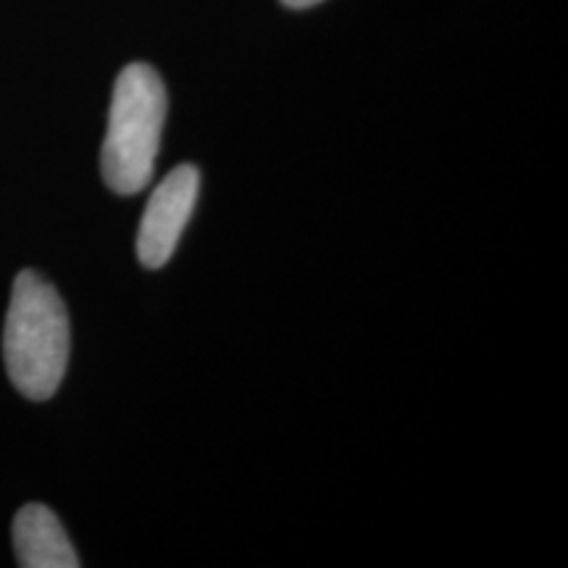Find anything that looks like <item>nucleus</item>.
I'll list each match as a JSON object with an SVG mask.
<instances>
[{"label": "nucleus", "mask_w": 568, "mask_h": 568, "mask_svg": "<svg viewBox=\"0 0 568 568\" xmlns=\"http://www.w3.org/2000/svg\"><path fill=\"white\" fill-rule=\"evenodd\" d=\"M71 329L59 290L34 272L13 282L3 329V361L13 387L30 400H48L69 366Z\"/></svg>", "instance_id": "1"}, {"label": "nucleus", "mask_w": 568, "mask_h": 568, "mask_svg": "<svg viewBox=\"0 0 568 568\" xmlns=\"http://www.w3.org/2000/svg\"><path fill=\"white\" fill-rule=\"evenodd\" d=\"M166 109V88L159 71L148 63L122 69L113 84L101 151L103 180L116 195H138L151 184Z\"/></svg>", "instance_id": "2"}, {"label": "nucleus", "mask_w": 568, "mask_h": 568, "mask_svg": "<svg viewBox=\"0 0 568 568\" xmlns=\"http://www.w3.org/2000/svg\"><path fill=\"white\" fill-rule=\"evenodd\" d=\"M197 190H201V172L193 163L172 169L153 190L138 232V258L142 266L161 268L169 264L195 211Z\"/></svg>", "instance_id": "3"}, {"label": "nucleus", "mask_w": 568, "mask_h": 568, "mask_svg": "<svg viewBox=\"0 0 568 568\" xmlns=\"http://www.w3.org/2000/svg\"><path fill=\"white\" fill-rule=\"evenodd\" d=\"M13 550L24 568H77L80 558L71 548L59 516L51 508L30 503L13 518Z\"/></svg>", "instance_id": "4"}, {"label": "nucleus", "mask_w": 568, "mask_h": 568, "mask_svg": "<svg viewBox=\"0 0 568 568\" xmlns=\"http://www.w3.org/2000/svg\"><path fill=\"white\" fill-rule=\"evenodd\" d=\"M282 3L287 6V9L301 11V9H311V6H318V3H322V0H282Z\"/></svg>", "instance_id": "5"}]
</instances>
